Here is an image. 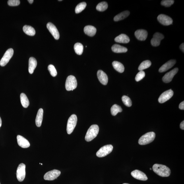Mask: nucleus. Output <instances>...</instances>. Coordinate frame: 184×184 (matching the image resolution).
<instances>
[{"mask_svg":"<svg viewBox=\"0 0 184 184\" xmlns=\"http://www.w3.org/2000/svg\"><path fill=\"white\" fill-rule=\"evenodd\" d=\"M180 128L182 130H184V121H183L180 124Z\"/></svg>","mask_w":184,"mask_h":184,"instance_id":"41","label":"nucleus"},{"mask_svg":"<svg viewBox=\"0 0 184 184\" xmlns=\"http://www.w3.org/2000/svg\"><path fill=\"white\" fill-rule=\"evenodd\" d=\"M84 32L85 34L90 37H93L96 34L97 29L92 26H86L84 28Z\"/></svg>","mask_w":184,"mask_h":184,"instance_id":"21","label":"nucleus"},{"mask_svg":"<svg viewBox=\"0 0 184 184\" xmlns=\"http://www.w3.org/2000/svg\"><path fill=\"white\" fill-rule=\"evenodd\" d=\"M112 65L114 68L119 73H123L125 70V67L123 64L118 61H113Z\"/></svg>","mask_w":184,"mask_h":184,"instance_id":"27","label":"nucleus"},{"mask_svg":"<svg viewBox=\"0 0 184 184\" xmlns=\"http://www.w3.org/2000/svg\"><path fill=\"white\" fill-rule=\"evenodd\" d=\"M174 1L173 0H164L161 2V4L166 7H169L173 5Z\"/></svg>","mask_w":184,"mask_h":184,"instance_id":"37","label":"nucleus"},{"mask_svg":"<svg viewBox=\"0 0 184 184\" xmlns=\"http://www.w3.org/2000/svg\"><path fill=\"white\" fill-rule=\"evenodd\" d=\"M150 170H152V169L151 168H150Z\"/></svg>","mask_w":184,"mask_h":184,"instance_id":"45","label":"nucleus"},{"mask_svg":"<svg viewBox=\"0 0 184 184\" xmlns=\"http://www.w3.org/2000/svg\"><path fill=\"white\" fill-rule=\"evenodd\" d=\"M113 146L111 145H107L101 147L97 152V156L99 158L106 156L112 152Z\"/></svg>","mask_w":184,"mask_h":184,"instance_id":"6","label":"nucleus"},{"mask_svg":"<svg viewBox=\"0 0 184 184\" xmlns=\"http://www.w3.org/2000/svg\"><path fill=\"white\" fill-rule=\"evenodd\" d=\"M115 42L119 43H127L130 41V39L127 35L121 34L115 39Z\"/></svg>","mask_w":184,"mask_h":184,"instance_id":"23","label":"nucleus"},{"mask_svg":"<svg viewBox=\"0 0 184 184\" xmlns=\"http://www.w3.org/2000/svg\"><path fill=\"white\" fill-rule=\"evenodd\" d=\"M157 19L160 23L165 26H168L173 24V20L171 17L165 14L159 15Z\"/></svg>","mask_w":184,"mask_h":184,"instance_id":"11","label":"nucleus"},{"mask_svg":"<svg viewBox=\"0 0 184 184\" xmlns=\"http://www.w3.org/2000/svg\"><path fill=\"white\" fill-rule=\"evenodd\" d=\"M153 170L156 174L162 177H167L171 173L170 169L165 165L156 164L152 167Z\"/></svg>","mask_w":184,"mask_h":184,"instance_id":"1","label":"nucleus"},{"mask_svg":"<svg viewBox=\"0 0 184 184\" xmlns=\"http://www.w3.org/2000/svg\"><path fill=\"white\" fill-rule=\"evenodd\" d=\"M176 61L175 60H171L167 61L162 65L159 69V72H165L171 69L174 66L176 63Z\"/></svg>","mask_w":184,"mask_h":184,"instance_id":"18","label":"nucleus"},{"mask_svg":"<svg viewBox=\"0 0 184 184\" xmlns=\"http://www.w3.org/2000/svg\"><path fill=\"white\" fill-rule=\"evenodd\" d=\"M47 28L54 38L56 40H59L60 37L59 33L54 25L51 22L48 23L47 24Z\"/></svg>","mask_w":184,"mask_h":184,"instance_id":"14","label":"nucleus"},{"mask_svg":"<svg viewBox=\"0 0 184 184\" xmlns=\"http://www.w3.org/2000/svg\"><path fill=\"white\" fill-rule=\"evenodd\" d=\"M135 35L138 40L140 41H145L147 38L148 32L145 30H138L135 32Z\"/></svg>","mask_w":184,"mask_h":184,"instance_id":"19","label":"nucleus"},{"mask_svg":"<svg viewBox=\"0 0 184 184\" xmlns=\"http://www.w3.org/2000/svg\"><path fill=\"white\" fill-rule=\"evenodd\" d=\"M97 76L99 81L103 85H106L108 82V78L106 74L102 70H99L97 72Z\"/></svg>","mask_w":184,"mask_h":184,"instance_id":"16","label":"nucleus"},{"mask_svg":"<svg viewBox=\"0 0 184 184\" xmlns=\"http://www.w3.org/2000/svg\"><path fill=\"white\" fill-rule=\"evenodd\" d=\"M130 14V12L129 11H124L116 16L114 20L115 21H119V20H123L127 18L128 16H129Z\"/></svg>","mask_w":184,"mask_h":184,"instance_id":"25","label":"nucleus"},{"mask_svg":"<svg viewBox=\"0 0 184 184\" xmlns=\"http://www.w3.org/2000/svg\"><path fill=\"white\" fill-rule=\"evenodd\" d=\"M131 175L134 178L139 180L146 181L148 179L145 173L139 170H135L132 171Z\"/></svg>","mask_w":184,"mask_h":184,"instance_id":"15","label":"nucleus"},{"mask_svg":"<svg viewBox=\"0 0 184 184\" xmlns=\"http://www.w3.org/2000/svg\"><path fill=\"white\" fill-rule=\"evenodd\" d=\"M13 49L12 48L8 49L0 61V65L1 67L5 66L9 62L13 55Z\"/></svg>","mask_w":184,"mask_h":184,"instance_id":"7","label":"nucleus"},{"mask_svg":"<svg viewBox=\"0 0 184 184\" xmlns=\"http://www.w3.org/2000/svg\"><path fill=\"white\" fill-rule=\"evenodd\" d=\"M61 174L60 171L56 169H54L49 171L45 173L44 176V179L46 180H53L57 179Z\"/></svg>","mask_w":184,"mask_h":184,"instance_id":"9","label":"nucleus"},{"mask_svg":"<svg viewBox=\"0 0 184 184\" xmlns=\"http://www.w3.org/2000/svg\"><path fill=\"white\" fill-rule=\"evenodd\" d=\"M156 137V134L154 132H148L142 136L138 140V143L140 145H146L152 142Z\"/></svg>","mask_w":184,"mask_h":184,"instance_id":"3","label":"nucleus"},{"mask_svg":"<svg viewBox=\"0 0 184 184\" xmlns=\"http://www.w3.org/2000/svg\"><path fill=\"white\" fill-rule=\"evenodd\" d=\"M179 108L181 110H184V101L181 102L179 105Z\"/></svg>","mask_w":184,"mask_h":184,"instance_id":"39","label":"nucleus"},{"mask_svg":"<svg viewBox=\"0 0 184 184\" xmlns=\"http://www.w3.org/2000/svg\"><path fill=\"white\" fill-rule=\"evenodd\" d=\"M178 71V68H176L165 74L162 78L163 82L166 83L170 82Z\"/></svg>","mask_w":184,"mask_h":184,"instance_id":"12","label":"nucleus"},{"mask_svg":"<svg viewBox=\"0 0 184 184\" xmlns=\"http://www.w3.org/2000/svg\"><path fill=\"white\" fill-rule=\"evenodd\" d=\"M59 1H62V0H61V1H59Z\"/></svg>","mask_w":184,"mask_h":184,"instance_id":"46","label":"nucleus"},{"mask_svg":"<svg viewBox=\"0 0 184 184\" xmlns=\"http://www.w3.org/2000/svg\"><path fill=\"white\" fill-rule=\"evenodd\" d=\"M180 48L181 49L182 51H183L184 53V43H182V44H181L180 46Z\"/></svg>","mask_w":184,"mask_h":184,"instance_id":"40","label":"nucleus"},{"mask_svg":"<svg viewBox=\"0 0 184 184\" xmlns=\"http://www.w3.org/2000/svg\"><path fill=\"white\" fill-rule=\"evenodd\" d=\"M77 82L75 76L73 75L68 76L66 80L65 87L68 91H73L77 87Z\"/></svg>","mask_w":184,"mask_h":184,"instance_id":"4","label":"nucleus"},{"mask_svg":"<svg viewBox=\"0 0 184 184\" xmlns=\"http://www.w3.org/2000/svg\"><path fill=\"white\" fill-rule=\"evenodd\" d=\"M43 109H39L37 115L35 123L37 127H40L42 125L43 120Z\"/></svg>","mask_w":184,"mask_h":184,"instance_id":"22","label":"nucleus"},{"mask_svg":"<svg viewBox=\"0 0 184 184\" xmlns=\"http://www.w3.org/2000/svg\"><path fill=\"white\" fill-rule=\"evenodd\" d=\"M26 165L24 163L20 164L16 171V177L18 181L22 182L24 180L26 175Z\"/></svg>","mask_w":184,"mask_h":184,"instance_id":"8","label":"nucleus"},{"mask_svg":"<svg viewBox=\"0 0 184 184\" xmlns=\"http://www.w3.org/2000/svg\"><path fill=\"white\" fill-rule=\"evenodd\" d=\"M111 49L113 52L116 53H125L128 51V49L126 47L117 44L113 45Z\"/></svg>","mask_w":184,"mask_h":184,"instance_id":"24","label":"nucleus"},{"mask_svg":"<svg viewBox=\"0 0 184 184\" xmlns=\"http://www.w3.org/2000/svg\"><path fill=\"white\" fill-rule=\"evenodd\" d=\"M28 1L29 2V3L30 4H32L33 3V2H34V1H33V0H28Z\"/></svg>","mask_w":184,"mask_h":184,"instance_id":"42","label":"nucleus"},{"mask_svg":"<svg viewBox=\"0 0 184 184\" xmlns=\"http://www.w3.org/2000/svg\"><path fill=\"white\" fill-rule=\"evenodd\" d=\"M123 102L125 106L130 107L132 106V102L131 99L127 96H123L122 98Z\"/></svg>","mask_w":184,"mask_h":184,"instance_id":"34","label":"nucleus"},{"mask_svg":"<svg viewBox=\"0 0 184 184\" xmlns=\"http://www.w3.org/2000/svg\"><path fill=\"white\" fill-rule=\"evenodd\" d=\"M111 115L113 116H115L117 115L118 113L121 112L123 111L121 107L117 104L114 105L111 107Z\"/></svg>","mask_w":184,"mask_h":184,"instance_id":"29","label":"nucleus"},{"mask_svg":"<svg viewBox=\"0 0 184 184\" xmlns=\"http://www.w3.org/2000/svg\"><path fill=\"white\" fill-rule=\"evenodd\" d=\"M18 143L20 147L26 148L30 147V144L28 140L23 136L18 135L17 136Z\"/></svg>","mask_w":184,"mask_h":184,"instance_id":"17","label":"nucleus"},{"mask_svg":"<svg viewBox=\"0 0 184 184\" xmlns=\"http://www.w3.org/2000/svg\"><path fill=\"white\" fill-rule=\"evenodd\" d=\"M86 6L87 4L85 2H82L78 4L75 8V13H78L81 12L85 9Z\"/></svg>","mask_w":184,"mask_h":184,"instance_id":"33","label":"nucleus"},{"mask_svg":"<svg viewBox=\"0 0 184 184\" xmlns=\"http://www.w3.org/2000/svg\"><path fill=\"white\" fill-rule=\"evenodd\" d=\"M164 38V35L159 32H156L154 35L151 43L153 46L158 47L160 44L161 41Z\"/></svg>","mask_w":184,"mask_h":184,"instance_id":"13","label":"nucleus"},{"mask_svg":"<svg viewBox=\"0 0 184 184\" xmlns=\"http://www.w3.org/2000/svg\"><path fill=\"white\" fill-rule=\"evenodd\" d=\"M37 61L36 59L33 57L30 58L29 61L28 71L30 74L34 73V70L37 67Z\"/></svg>","mask_w":184,"mask_h":184,"instance_id":"20","label":"nucleus"},{"mask_svg":"<svg viewBox=\"0 0 184 184\" xmlns=\"http://www.w3.org/2000/svg\"><path fill=\"white\" fill-rule=\"evenodd\" d=\"M152 63L150 61L146 60L144 61L140 64V65L138 67V70L140 71H142V70L147 69V68L150 67L151 66Z\"/></svg>","mask_w":184,"mask_h":184,"instance_id":"31","label":"nucleus"},{"mask_svg":"<svg viewBox=\"0 0 184 184\" xmlns=\"http://www.w3.org/2000/svg\"><path fill=\"white\" fill-rule=\"evenodd\" d=\"M20 100L22 106L24 108H27L30 105V102L27 96L24 93L20 94Z\"/></svg>","mask_w":184,"mask_h":184,"instance_id":"26","label":"nucleus"},{"mask_svg":"<svg viewBox=\"0 0 184 184\" xmlns=\"http://www.w3.org/2000/svg\"><path fill=\"white\" fill-rule=\"evenodd\" d=\"M123 184H128V183H123Z\"/></svg>","mask_w":184,"mask_h":184,"instance_id":"44","label":"nucleus"},{"mask_svg":"<svg viewBox=\"0 0 184 184\" xmlns=\"http://www.w3.org/2000/svg\"><path fill=\"white\" fill-rule=\"evenodd\" d=\"M74 49L76 53L78 55H81L83 51V45L80 43H76L74 45Z\"/></svg>","mask_w":184,"mask_h":184,"instance_id":"30","label":"nucleus"},{"mask_svg":"<svg viewBox=\"0 0 184 184\" xmlns=\"http://www.w3.org/2000/svg\"><path fill=\"white\" fill-rule=\"evenodd\" d=\"M77 117L75 114L72 115L68 121L67 131L68 134H71L73 132L77 123Z\"/></svg>","mask_w":184,"mask_h":184,"instance_id":"5","label":"nucleus"},{"mask_svg":"<svg viewBox=\"0 0 184 184\" xmlns=\"http://www.w3.org/2000/svg\"><path fill=\"white\" fill-rule=\"evenodd\" d=\"M0 184H1V183H0Z\"/></svg>","mask_w":184,"mask_h":184,"instance_id":"47","label":"nucleus"},{"mask_svg":"<svg viewBox=\"0 0 184 184\" xmlns=\"http://www.w3.org/2000/svg\"><path fill=\"white\" fill-rule=\"evenodd\" d=\"M2 125V121L1 117H0V128L1 127Z\"/></svg>","mask_w":184,"mask_h":184,"instance_id":"43","label":"nucleus"},{"mask_svg":"<svg viewBox=\"0 0 184 184\" xmlns=\"http://www.w3.org/2000/svg\"><path fill=\"white\" fill-rule=\"evenodd\" d=\"M108 4L106 2L103 1L99 3L97 6L96 9L99 11H104L108 8Z\"/></svg>","mask_w":184,"mask_h":184,"instance_id":"32","label":"nucleus"},{"mask_svg":"<svg viewBox=\"0 0 184 184\" xmlns=\"http://www.w3.org/2000/svg\"><path fill=\"white\" fill-rule=\"evenodd\" d=\"M48 69L51 75L53 77H55L57 75L56 70L53 65H49L48 67Z\"/></svg>","mask_w":184,"mask_h":184,"instance_id":"35","label":"nucleus"},{"mask_svg":"<svg viewBox=\"0 0 184 184\" xmlns=\"http://www.w3.org/2000/svg\"><path fill=\"white\" fill-rule=\"evenodd\" d=\"M24 32L30 36H34L36 34L35 29L30 26L25 25L23 27Z\"/></svg>","mask_w":184,"mask_h":184,"instance_id":"28","label":"nucleus"},{"mask_svg":"<svg viewBox=\"0 0 184 184\" xmlns=\"http://www.w3.org/2000/svg\"><path fill=\"white\" fill-rule=\"evenodd\" d=\"M145 73L143 71H140L136 75L135 79L136 81L139 82L145 77Z\"/></svg>","mask_w":184,"mask_h":184,"instance_id":"36","label":"nucleus"},{"mask_svg":"<svg viewBox=\"0 0 184 184\" xmlns=\"http://www.w3.org/2000/svg\"><path fill=\"white\" fill-rule=\"evenodd\" d=\"M99 128L96 125H92L90 126L87 132L85 139L87 142L92 141L96 137L99 133Z\"/></svg>","mask_w":184,"mask_h":184,"instance_id":"2","label":"nucleus"},{"mask_svg":"<svg viewBox=\"0 0 184 184\" xmlns=\"http://www.w3.org/2000/svg\"><path fill=\"white\" fill-rule=\"evenodd\" d=\"M173 92L171 90H167L166 91L163 92L160 95L158 99L159 102L163 103L166 102L173 97Z\"/></svg>","mask_w":184,"mask_h":184,"instance_id":"10","label":"nucleus"},{"mask_svg":"<svg viewBox=\"0 0 184 184\" xmlns=\"http://www.w3.org/2000/svg\"><path fill=\"white\" fill-rule=\"evenodd\" d=\"M20 3L19 0H9L8 1V5L11 6H16L19 5Z\"/></svg>","mask_w":184,"mask_h":184,"instance_id":"38","label":"nucleus"}]
</instances>
